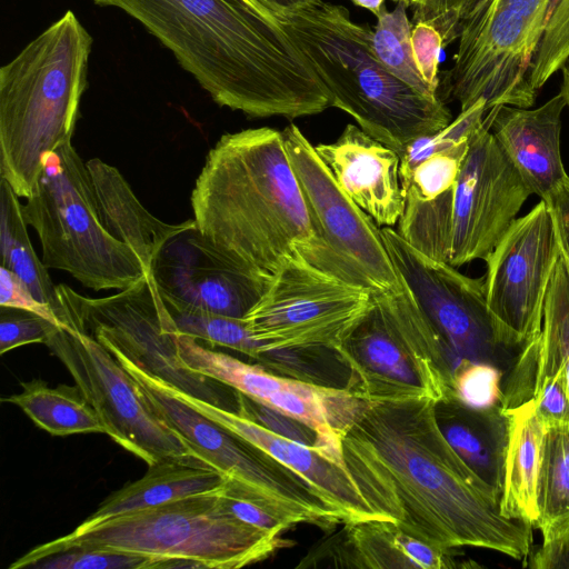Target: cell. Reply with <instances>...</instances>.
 <instances>
[{"label":"cell","mask_w":569,"mask_h":569,"mask_svg":"<svg viewBox=\"0 0 569 569\" xmlns=\"http://www.w3.org/2000/svg\"><path fill=\"white\" fill-rule=\"evenodd\" d=\"M322 398L345 469L377 519L439 547L527 558L532 527L502 516L501 493L447 441L435 401L367 400L335 388Z\"/></svg>","instance_id":"cell-1"},{"label":"cell","mask_w":569,"mask_h":569,"mask_svg":"<svg viewBox=\"0 0 569 569\" xmlns=\"http://www.w3.org/2000/svg\"><path fill=\"white\" fill-rule=\"evenodd\" d=\"M139 21L220 107L295 119L331 94L278 17L256 0H92Z\"/></svg>","instance_id":"cell-2"},{"label":"cell","mask_w":569,"mask_h":569,"mask_svg":"<svg viewBox=\"0 0 569 569\" xmlns=\"http://www.w3.org/2000/svg\"><path fill=\"white\" fill-rule=\"evenodd\" d=\"M191 207L203 236L266 277L297 259L368 287L319 237L282 131L260 127L221 136L196 180Z\"/></svg>","instance_id":"cell-3"},{"label":"cell","mask_w":569,"mask_h":569,"mask_svg":"<svg viewBox=\"0 0 569 569\" xmlns=\"http://www.w3.org/2000/svg\"><path fill=\"white\" fill-rule=\"evenodd\" d=\"M328 89L332 107L398 154L410 142L446 128L450 110L388 71L371 47L372 29L348 9L326 2L295 12H273Z\"/></svg>","instance_id":"cell-4"},{"label":"cell","mask_w":569,"mask_h":569,"mask_svg":"<svg viewBox=\"0 0 569 569\" xmlns=\"http://www.w3.org/2000/svg\"><path fill=\"white\" fill-rule=\"evenodd\" d=\"M91 47L68 10L0 69V173L19 197H32L43 157L71 141Z\"/></svg>","instance_id":"cell-5"},{"label":"cell","mask_w":569,"mask_h":569,"mask_svg":"<svg viewBox=\"0 0 569 569\" xmlns=\"http://www.w3.org/2000/svg\"><path fill=\"white\" fill-rule=\"evenodd\" d=\"M222 487V486H221ZM122 513L39 545L10 569L70 548L108 549L151 558L150 569H237L262 561L289 545L249 526L222 505L220 489Z\"/></svg>","instance_id":"cell-6"},{"label":"cell","mask_w":569,"mask_h":569,"mask_svg":"<svg viewBox=\"0 0 569 569\" xmlns=\"http://www.w3.org/2000/svg\"><path fill=\"white\" fill-rule=\"evenodd\" d=\"M375 302L335 349L350 371L347 391L367 400L455 398L459 361L401 283Z\"/></svg>","instance_id":"cell-7"},{"label":"cell","mask_w":569,"mask_h":569,"mask_svg":"<svg viewBox=\"0 0 569 569\" xmlns=\"http://www.w3.org/2000/svg\"><path fill=\"white\" fill-rule=\"evenodd\" d=\"M42 164L22 209L38 233L44 266L94 291L121 290L144 276L136 252L103 226L87 164L71 141L48 152Z\"/></svg>","instance_id":"cell-8"},{"label":"cell","mask_w":569,"mask_h":569,"mask_svg":"<svg viewBox=\"0 0 569 569\" xmlns=\"http://www.w3.org/2000/svg\"><path fill=\"white\" fill-rule=\"evenodd\" d=\"M57 292L68 329L89 335L111 353L187 395L238 411L236 390L182 366L179 331L152 271L103 298L82 296L64 283L57 284Z\"/></svg>","instance_id":"cell-9"},{"label":"cell","mask_w":569,"mask_h":569,"mask_svg":"<svg viewBox=\"0 0 569 569\" xmlns=\"http://www.w3.org/2000/svg\"><path fill=\"white\" fill-rule=\"evenodd\" d=\"M552 0H477L465 17L446 96L460 111L483 101L530 108L537 96L530 74Z\"/></svg>","instance_id":"cell-10"},{"label":"cell","mask_w":569,"mask_h":569,"mask_svg":"<svg viewBox=\"0 0 569 569\" xmlns=\"http://www.w3.org/2000/svg\"><path fill=\"white\" fill-rule=\"evenodd\" d=\"M112 355L134 379L151 410L176 430L203 462L296 525L308 522L328 528L343 521L340 512L300 475L169 393L156 377L122 355Z\"/></svg>","instance_id":"cell-11"},{"label":"cell","mask_w":569,"mask_h":569,"mask_svg":"<svg viewBox=\"0 0 569 569\" xmlns=\"http://www.w3.org/2000/svg\"><path fill=\"white\" fill-rule=\"evenodd\" d=\"M370 288L293 259L243 321L266 350L339 347L375 302Z\"/></svg>","instance_id":"cell-12"},{"label":"cell","mask_w":569,"mask_h":569,"mask_svg":"<svg viewBox=\"0 0 569 569\" xmlns=\"http://www.w3.org/2000/svg\"><path fill=\"white\" fill-rule=\"evenodd\" d=\"M44 345L73 378L107 435L148 466L167 458L202 461L143 399L122 363L87 333L54 327Z\"/></svg>","instance_id":"cell-13"},{"label":"cell","mask_w":569,"mask_h":569,"mask_svg":"<svg viewBox=\"0 0 569 569\" xmlns=\"http://www.w3.org/2000/svg\"><path fill=\"white\" fill-rule=\"evenodd\" d=\"M559 257L555 221L540 200L512 222L485 260L487 307L503 346L523 347L540 335L546 293Z\"/></svg>","instance_id":"cell-14"},{"label":"cell","mask_w":569,"mask_h":569,"mask_svg":"<svg viewBox=\"0 0 569 569\" xmlns=\"http://www.w3.org/2000/svg\"><path fill=\"white\" fill-rule=\"evenodd\" d=\"M381 236L400 282L459 363L467 359L498 367L510 348L497 338L483 279L469 278L450 263L426 256L393 228L382 227Z\"/></svg>","instance_id":"cell-15"},{"label":"cell","mask_w":569,"mask_h":569,"mask_svg":"<svg viewBox=\"0 0 569 569\" xmlns=\"http://www.w3.org/2000/svg\"><path fill=\"white\" fill-rule=\"evenodd\" d=\"M496 107L472 134L453 193L449 263L491 253L531 193L490 131Z\"/></svg>","instance_id":"cell-16"},{"label":"cell","mask_w":569,"mask_h":569,"mask_svg":"<svg viewBox=\"0 0 569 569\" xmlns=\"http://www.w3.org/2000/svg\"><path fill=\"white\" fill-rule=\"evenodd\" d=\"M290 164L321 240L376 293L401 289L381 228L339 187L293 123L282 130Z\"/></svg>","instance_id":"cell-17"},{"label":"cell","mask_w":569,"mask_h":569,"mask_svg":"<svg viewBox=\"0 0 569 569\" xmlns=\"http://www.w3.org/2000/svg\"><path fill=\"white\" fill-rule=\"evenodd\" d=\"M151 271L163 297L239 319L256 306L271 279L214 244L196 221L164 243Z\"/></svg>","instance_id":"cell-18"},{"label":"cell","mask_w":569,"mask_h":569,"mask_svg":"<svg viewBox=\"0 0 569 569\" xmlns=\"http://www.w3.org/2000/svg\"><path fill=\"white\" fill-rule=\"evenodd\" d=\"M178 357L184 368L216 379L233 390L297 418L318 432L329 458L343 466L340 438L331 428L322 398L325 387L278 376L260 365L214 351L197 339L178 336Z\"/></svg>","instance_id":"cell-19"},{"label":"cell","mask_w":569,"mask_h":569,"mask_svg":"<svg viewBox=\"0 0 569 569\" xmlns=\"http://www.w3.org/2000/svg\"><path fill=\"white\" fill-rule=\"evenodd\" d=\"M158 381L176 398L300 475L340 512L343 523L377 519L361 499L345 467L330 460L319 448H311L276 435L238 412L187 395L160 379Z\"/></svg>","instance_id":"cell-20"},{"label":"cell","mask_w":569,"mask_h":569,"mask_svg":"<svg viewBox=\"0 0 569 569\" xmlns=\"http://www.w3.org/2000/svg\"><path fill=\"white\" fill-rule=\"evenodd\" d=\"M339 187L379 227L398 224L405 209L400 157L361 128L347 124L331 143L315 146Z\"/></svg>","instance_id":"cell-21"},{"label":"cell","mask_w":569,"mask_h":569,"mask_svg":"<svg viewBox=\"0 0 569 569\" xmlns=\"http://www.w3.org/2000/svg\"><path fill=\"white\" fill-rule=\"evenodd\" d=\"M567 107L559 92L529 109L497 106L491 132L531 193L545 200L569 179L560 151L561 113Z\"/></svg>","instance_id":"cell-22"},{"label":"cell","mask_w":569,"mask_h":569,"mask_svg":"<svg viewBox=\"0 0 569 569\" xmlns=\"http://www.w3.org/2000/svg\"><path fill=\"white\" fill-rule=\"evenodd\" d=\"M469 142L428 157L402 184L405 209L397 231L438 261H449L455 187Z\"/></svg>","instance_id":"cell-23"},{"label":"cell","mask_w":569,"mask_h":569,"mask_svg":"<svg viewBox=\"0 0 569 569\" xmlns=\"http://www.w3.org/2000/svg\"><path fill=\"white\" fill-rule=\"evenodd\" d=\"M101 221L111 236L129 246L146 270L174 234L189 228L194 219L169 224L149 212L139 201L119 170L99 158L86 162Z\"/></svg>","instance_id":"cell-24"},{"label":"cell","mask_w":569,"mask_h":569,"mask_svg":"<svg viewBox=\"0 0 569 569\" xmlns=\"http://www.w3.org/2000/svg\"><path fill=\"white\" fill-rule=\"evenodd\" d=\"M340 533L338 539L321 549L332 553L337 566L449 569L453 562L448 548L411 536L387 520L345 523Z\"/></svg>","instance_id":"cell-25"},{"label":"cell","mask_w":569,"mask_h":569,"mask_svg":"<svg viewBox=\"0 0 569 569\" xmlns=\"http://www.w3.org/2000/svg\"><path fill=\"white\" fill-rule=\"evenodd\" d=\"M227 477L192 458H167L149 466L146 475L106 498L76 530H84L109 518L171 500L218 490Z\"/></svg>","instance_id":"cell-26"},{"label":"cell","mask_w":569,"mask_h":569,"mask_svg":"<svg viewBox=\"0 0 569 569\" xmlns=\"http://www.w3.org/2000/svg\"><path fill=\"white\" fill-rule=\"evenodd\" d=\"M502 410L508 418L509 433L500 510L508 519L535 527L538 519L537 483L546 425L533 397Z\"/></svg>","instance_id":"cell-27"},{"label":"cell","mask_w":569,"mask_h":569,"mask_svg":"<svg viewBox=\"0 0 569 569\" xmlns=\"http://www.w3.org/2000/svg\"><path fill=\"white\" fill-rule=\"evenodd\" d=\"M436 416L453 450L501 493L509 433L508 418L501 405L477 410L450 398L436 405Z\"/></svg>","instance_id":"cell-28"},{"label":"cell","mask_w":569,"mask_h":569,"mask_svg":"<svg viewBox=\"0 0 569 569\" xmlns=\"http://www.w3.org/2000/svg\"><path fill=\"white\" fill-rule=\"evenodd\" d=\"M23 204L10 183L0 182V251L1 266L18 276L39 301L48 305L64 329L68 328L66 311L60 302L57 284L48 268L36 253L30 241Z\"/></svg>","instance_id":"cell-29"},{"label":"cell","mask_w":569,"mask_h":569,"mask_svg":"<svg viewBox=\"0 0 569 569\" xmlns=\"http://www.w3.org/2000/svg\"><path fill=\"white\" fill-rule=\"evenodd\" d=\"M22 391L2 398L19 408L41 429L53 436L100 432L107 429L77 386L50 388L39 379L21 382Z\"/></svg>","instance_id":"cell-30"},{"label":"cell","mask_w":569,"mask_h":569,"mask_svg":"<svg viewBox=\"0 0 569 569\" xmlns=\"http://www.w3.org/2000/svg\"><path fill=\"white\" fill-rule=\"evenodd\" d=\"M538 519L543 542L569 530V425L546 427L537 483Z\"/></svg>","instance_id":"cell-31"},{"label":"cell","mask_w":569,"mask_h":569,"mask_svg":"<svg viewBox=\"0 0 569 569\" xmlns=\"http://www.w3.org/2000/svg\"><path fill=\"white\" fill-rule=\"evenodd\" d=\"M396 3L392 11L383 4L376 16L372 50L381 64L398 79L425 94L437 97L438 91L423 80L413 59L408 7L403 2Z\"/></svg>","instance_id":"cell-32"},{"label":"cell","mask_w":569,"mask_h":569,"mask_svg":"<svg viewBox=\"0 0 569 569\" xmlns=\"http://www.w3.org/2000/svg\"><path fill=\"white\" fill-rule=\"evenodd\" d=\"M258 365L273 373L325 388L347 389L350 371L333 349L306 348L261 351Z\"/></svg>","instance_id":"cell-33"},{"label":"cell","mask_w":569,"mask_h":569,"mask_svg":"<svg viewBox=\"0 0 569 569\" xmlns=\"http://www.w3.org/2000/svg\"><path fill=\"white\" fill-rule=\"evenodd\" d=\"M178 331L211 347H224L257 360L262 351L243 319L217 315L183 306L163 297Z\"/></svg>","instance_id":"cell-34"},{"label":"cell","mask_w":569,"mask_h":569,"mask_svg":"<svg viewBox=\"0 0 569 569\" xmlns=\"http://www.w3.org/2000/svg\"><path fill=\"white\" fill-rule=\"evenodd\" d=\"M540 350L563 360L569 395V270L559 257L545 299Z\"/></svg>","instance_id":"cell-35"},{"label":"cell","mask_w":569,"mask_h":569,"mask_svg":"<svg viewBox=\"0 0 569 569\" xmlns=\"http://www.w3.org/2000/svg\"><path fill=\"white\" fill-rule=\"evenodd\" d=\"M487 112L486 103L478 101L466 111H460L459 116L442 130L420 137L406 146L399 153L401 183L403 184L415 167L428 157L468 142L482 124Z\"/></svg>","instance_id":"cell-36"},{"label":"cell","mask_w":569,"mask_h":569,"mask_svg":"<svg viewBox=\"0 0 569 569\" xmlns=\"http://www.w3.org/2000/svg\"><path fill=\"white\" fill-rule=\"evenodd\" d=\"M502 372L499 367L463 359L453 372V395L462 405L483 410L501 403Z\"/></svg>","instance_id":"cell-37"},{"label":"cell","mask_w":569,"mask_h":569,"mask_svg":"<svg viewBox=\"0 0 569 569\" xmlns=\"http://www.w3.org/2000/svg\"><path fill=\"white\" fill-rule=\"evenodd\" d=\"M151 558L108 549L70 548L36 561V569H150Z\"/></svg>","instance_id":"cell-38"},{"label":"cell","mask_w":569,"mask_h":569,"mask_svg":"<svg viewBox=\"0 0 569 569\" xmlns=\"http://www.w3.org/2000/svg\"><path fill=\"white\" fill-rule=\"evenodd\" d=\"M220 498L223 507L237 519L273 536H281L283 531L296 525L291 519L251 497L229 478L220 489Z\"/></svg>","instance_id":"cell-39"},{"label":"cell","mask_w":569,"mask_h":569,"mask_svg":"<svg viewBox=\"0 0 569 569\" xmlns=\"http://www.w3.org/2000/svg\"><path fill=\"white\" fill-rule=\"evenodd\" d=\"M237 398L239 415L276 435L311 448H319L329 458L318 432L301 420L258 402L239 391H237Z\"/></svg>","instance_id":"cell-40"},{"label":"cell","mask_w":569,"mask_h":569,"mask_svg":"<svg viewBox=\"0 0 569 569\" xmlns=\"http://www.w3.org/2000/svg\"><path fill=\"white\" fill-rule=\"evenodd\" d=\"M54 323L33 312L1 307L0 353L30 343H44Z\"/></svg>","instance_id":"cell-41"},{"label":"cell","mask_w":569,"mask_h":569,"mask_svg":"<svg viewBox=\"0 0 569 569\" xmlns=\"http://www.w3.org/2000/svg\"><path fill=\"white\" fill-rule=\"evenodd\" d=\"M477 0H420L415 23L432 26L442 37L443 47L459 38L461 23Z\"/></svg>","instance_id":"cell-42"},{"label":"cell","mask_w":569,"mask_h":569,"mask_svg":"<svg viewBox=\"0 0 569 569\" xmlns=\"http://www.w3.org/2000/svg\"><path fill=\"white\" fill-rule=\"evenodd\" d=\"M532 397L546 427L569 425V395L563 362L555 373L536 385Z\"/></svg>","instance_id":"cell-43"},{"label":"cell","mask_w":569,"mask_h":569,"mask_svg":"<svg viewBox=\"0 0 569 569\" xmlns=\"http://www.w3.org/2000/svg\"><path fill=\"white\" fill-rule=\"evenodd\" d=\"M411 47L421 77L438 91L440 86L439 56L443 47L441 34L430 24L415 23L411 30Z\"/></svg>","instance_id":"cell-44"},{"label":"cell","mask_w":569,"mask_h":569,"mask_svg":"<svg viewBox=\"0 0 569 569\" xmlns=\"http://www.w3.org/2000/svg\"><path fill=\"white\" fill-rule=\"evenodd\" d=\"M0 307L30 311L63 328L53 310L36 299L27 284L2 266L0 268Z\"/></svg>","instance_id":"cell-45"},{"label":"cell","mask_w":569,"mask_h":569,"mask_svg":"<svg viewBox=\"0 0 569 569\" xmlns=\"http://www.w3.org/2000/svg\"><path fill=\"white\" fill-rule=\"evenodd\" d=\"M555 221L560 254L569 270V179L545 200Z\"/></svg>","instance_id":"cell-46"},{"label":"cell","mask_w":569,"mask_h":569,"mask_svg":"<svg viewBox=\"0 0 569 569\" xmlns=\"http://www.w3.org/2000/svg\"><path fill=\"white\" fill-rule=\"evenodd\" d=\"M526 566L535 569H569V530L558 539L542 543Z\"/></svg>","instance_id":"cell-47"},{"label":"cell","mask_w":569,"mask_h":569,"mask_svg":"<svg viewBox=\"0 0 569 569\" xmlns=\"http://www.w3.org/2000/svg\"><path fill=\"white\" fill-rule=\"evenodd\" d=\"M272 12H295L316 4L323 0H256Z\"/></svg>","instance_id":"cell-48"},{"label":"cell","mask_w":569,"mask_h":569,"mask_svg":"<svg viewBox=\"0 0 569 569\" xmlns=\"http://www.w3.org/2000/svg\"><path fill=\"white\" fill-rule=\"evenodd\" d=\"M559 70L562 73L560 93L565 98L567 107H569V57L565 60Z\"/></svg>","instance_id":"cell-49"},{"label":"cell","mask_w":569,"mask_h":569,"mask_svg":"<svg viewBox=\"0 0 569 569\" xmlns=\"http://www.w3.org/2000/svg\"><path fill=\"white\" fill-rule=\"evenodd\" d=\"M356 6L371 11L375 16L378 14L381 7L385 4V0H351Z\"/></svg>","instance_id":"cell-50"},{"label":"cell","mask_w":569,"mask_h":569,"mask_svg":"<svg viewBox=\"0 0 569 569\" xmlns=\"http://www.w3.org/2000/svg\"><path fill=\"white\" fill-rule=\"evenodd\" d=\"M395 2H403L407 7H416L420 3V0H392Z\"/></svg>","instance_id":"cell-51"}]
</instances>
